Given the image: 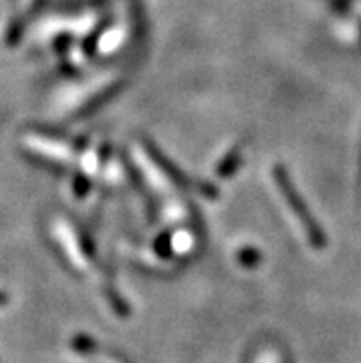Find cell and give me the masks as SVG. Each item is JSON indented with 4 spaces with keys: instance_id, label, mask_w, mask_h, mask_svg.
<instances>
[{
    "instance_id": "cell-1",
    "label": "cell",
    "mask_w": 361,
    "mask_h": 363,
    "mask_svg": "<svg viewBox=\"0 0 361 363\" xmlns=\"http://www.w3.org/2000/svg\"><path fill=\"white\" fill-rule=\"evenodd\" d=\"M274 177H277V184H279L280 192H282L284 198L289 201V207H291V211L295 212L297 220L301 218V223H302V227H304V230H306L308 235H310V238L313 240V242H319V240H321L319 229L316 227V223H311L310 216H308V212L304 211V207H302L301 198H299L297 192L293 190V184L289 183V179L286 177V172L277 170Z\"/></svg>"
}]
</instances>
